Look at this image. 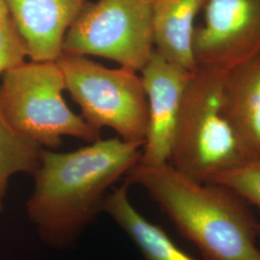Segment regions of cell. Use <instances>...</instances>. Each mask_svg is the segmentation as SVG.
Here are the masks:
<instances>
[{"mask_svg":"<svg viewBox=\"0 0 260 260\" xmlns=\"http://www.w3.org/2000/svg\"><path fill=\"white\" fill-rule=\"evenodd\" d=\"M142 149L120 137L67 152L43 149L26 203L42 241L53 248L74 244L103 212L107 191L139 163Z\"/></svg>","mask_w":260,"mask_h":260,"instance_id":"cell-1","label":"cell"},{"mask_svg":"<svg viewBox=\"0 0 260 260\" xmlns=\"http://www.w3.org/2000/svg\"><path fill=\"white\" fill-rule=\"evenodd\" d=\"M124 182L142 187L204 259L260 260L259 221L232 189L196 181L169 163H138Z\"/></svg>","mask_w":260,"mask_h":260,"instance_id":"cell-2","label":"cell"},{"mask_svg":"<svg viewBox=\"0 0 260 260\" xmlns=\"http://www.w3.org/2000/svg\"><path fill=\"white\" fill-rule=\"evenodd\" d=\"M226 73L197 67L186 85L168 163L199 182L252 160L223 112Z\"/></svg>","mask_w":260,"mask_h":260,"instance_id":"cell-3","label":"cell"},{"mask_svg":"<svg viewBox=\"0 0 260 260\" xmlns=\"http://www.w3.org/2000/svg\"><path fill=\"white\" fill-rule=\"evenodd\" d=\"M65 90L56 61H25L1 76L0 117L43 149L58 148L65 136L89 143L100 139L101 130L69 107Z\"/></svg>","mask_w":260,"mask_h":260,"instance_id":"cell-4","label":"cell"},{"mask_svg":"<svg viewBox=\"0 0 260 260\" xmlns=\"http://www.w3.org/2000/svg\"><path fill=\"white\" fill-rule=\"evenodd\" d=\"M66 91L94 128L115 130L126 142L144 147L149 127L147 93L139 72L106 68L87 56L62 53L57 60Z\"/></svg>","mask_w":260,"mask_h":260,"instance_id":"cell-5","label":"cell"},{"mask_svg":"<svg viewBox=\"0 0 260 260\" xmlns=\"http://www.w3.org/2000/svg\"><path fill=\"white\" fill-rule=\"evenodd\" d=\"M153 52L152 3L148 0L86 2L63 43V53L103 57L139 73Z\"/></svg>","mask_w":260,"mask_h":260,"instance_id":"cell-6","label":"cell"},{"mask_svg":"<svg viewBox=\"0 0 260 260\" xmlns=\"http://www.w3.org/2000/svg\"><path fill=\"white\" fill-rule=\"evenodd\" d=\"M194 35L197 67L229 72L260 54V0H205Z\"/></svg>","mask_w":260,"mask_h":260,"instance_id":"cell-7","label":"cell"},{"mask_svg":"<svg viewBox=\"0 0 260 260\" xmlns=\"http://www.w3.org/2000/svg\"><path fill=\"white\" fill-rule=\"evenodd\" d=\"M193 72L169 62L155 51L140 72L149 107L141 164L158 166L169 162L186 85Z\"/></svg>","mask_w":260,"mask_h":260,"instance_id":"cell-8","label":"cell"},{"mask_svg":"<svg viewBox=\"0 0 260 260\" xmlns=\"http://www.w3.org/2000/svg\"><path fill=\"white\" fill-rule=\"evenodd\" d=\"M10 17L32 61H56L68 29L86 0H6Z\"/></svg>","mask_w":260,"mask_h":260,"instance_id":"cell-9","label":"cell"},{"mask_svg":"<svg viewBox=\"0 0 260 260\" xmlns=\"http://www.w3.org/2000/svg\"><path fill=\"white\" fill-rule=\"evenodd\" d=\"M222 104L243 147L260 159V54L225 74Z\"/></svg>","mask_w":260,"mask_h":260,"instance_id":"cell-10","label":"cell"},{"mask_svg":"<svg viewBox=\"0 0 260 260\" xmlns=\"http://www.w3.org/2000/svg\"><path fill=\"white\" fill-rule=\"evenodd\" d=\"M205 0H155L152 3L154 51L184 70L197 69L194 35Z\"/></svg>","mask_w":260,"mask_h":260,"instance_id":"cell-11","label":"cell"},{"mask_svg":"<svg viewBox=\"0 0 260 260\" xmlns=\"http://www.w3.org/2000/svg\"><path fill=\"white\" fill-rule=\"evenodd\" d=\"M125 182L108 193L103 212L128 235L145 260H196L182 251L159 225L149 222L133 206Z\"/></svg>","mask_w":260,"mask_h":260,"instance_id":"cell-12","label":"cell"},{"mask_svg":"<svg viewBox=\"0 0 260 260\" xmlns=\"http://www.w3.org/2000/svg\"><path fill=\"white\" fill-rule=\"evenodd\" d=\"M43 148L13 129L0 117V212L11 177L32 175L40 164Z\"/></svg>","mask_w":260,"mask_h":260,"instance_id":"cell-13","label":"cell"},{"mask_svg":"<svg viewBox=\"0 0 260 260\" xmlns=\"http://www.w3.org/2000/svg\"><path fill=\"white\" fill-rule=\"evenodd\" d=\"M209 183L221 184L232 189L250 205L260 209V159L251 160L223 173Z\"/></svg>","mask_w":260,"mask_h":260,"instance_id":"cell-14","label":"cell"},{"mask_svg":"<svg viewBox=\"0 0 260 260\" xmlns=\"http://www.w3.org/2000/svg\"><path fill=\"white\" fill-rule=\"evenodd\" d=\"M27 50L12 19L0 26V76L25 62Z\"/></svg>","mask_w":260,"mask_h":260,"instance_id":"cell-15","label":"cell"},{"mask_svg":"<svg viewBox=\"0 0 260 260\" xmlns=\"http://www.w3.org/2000/svg\"><path fill=\"white\" fill-rule=\"evenodd\" d=\"M10 21L11 17L6 0H0V26L7 24Z\"/></svg>","mask_w":260,"mask_h":260,"instance_id":"cell-16","label":"cell"},{"mask_svg":"<svg viewBox=\"0 0 260 260\" xmlns=\"http://www.w3.org/2000/svg\"><path fill=\"white\" fill-rule=\"evenodd\" d=\"M258 239H259L260 243V222L258 223Z\"/></svg>","mask_w":260,"mask_h":260,"instance_id":"cell-17","label":"cell"},{"mask_svg":"<svg viewBox=\"0 0 260 260\" xmlns=\"http://www.w3.org/2000/svg\"><path fill=\"white\" fill-rule=\"evenodd\" d=\"M148 1H149V2H151V3H153L155 0H148Z\"/></svg>","mask_w":260,"mask_h":260,"instance_id":"cell-18","label":"cell"}]
</instances>
